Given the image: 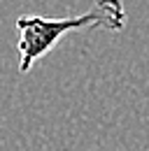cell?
I'll return each instance as SVG.
<instances>
[{"label": "cell", "mask_w": 149, "mask_h": 151, "mask_svg": "<svg viewBox=\"0 0 149 151\" xmlns=\"http://www.w3.org/2000/svg\"><path fill=\"white\" fill-rule=\"evenodd\" d=\"M126 26V7L124 0H95L91 9L77 17L65 19H47V17H19L17 19V49H19V72L26 75L40 58H44L58 40L72 30L84 28H103V30H121Z\"/></svg>", "instance_id": "1"}]
</instances>
